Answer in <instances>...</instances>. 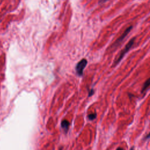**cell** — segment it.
Instances as JSON below:
<instances>
[{
  "instance_id": "cell-1",
  "label": "cell",
  "mask_w": 150,
  "mask_h": 150,
  "mask_svg": "<svg viewBox=\"0 0 150 150\" xmlns=\"http://www.w3.org/2000/svg\"><path fill=\"white\" fill-rule=\"evenodd\" d=\"M135 39V38H133L132 39H131L128 42V43L126 45V46H125V47L123 49V50H122L118 56V57L117 58V59L115 61L113 66H115V65H117L121 60V59L123 58V57L124 56V55L129 50V49L132 47V46H133L134 43V40Z\"/></svg>"
},
{
  "instance_id": "cell-6",
  "label": "cell",
  "mask_w": 150,
  "mask_h": 150,
  "mask_svg": "<svg viewBox=\"0 0 150 150\" xmlns=\"http://www.w3.org/2000/svg\"><path fill=\"white\" fill-rule=\"evenodd\" d=\"M97 117V114L96 113H92V114H90L88 115V118L90 120H94Z\"/></svg>"
},
{
  "instance_id": "cell-2",
  "label": "cell",
  "mask_w": 150,
  "mask_h": 150,
  "mask_svg": "<svg viewBox=\"0 0 150 150\" xmlns=\"http://www.w3.org/2000/svg\"><path fill=\"white\" fill-rule=\"evenodd\" d=\"M87 64V61L85 59H81L76 65V70L77 72V74L79 76H81L83 74V70L84 68L86 67V65Z\"/></svg>"
},
{
  "instance_id": "cell-7",
  "label": "cell",
  "mask_w": 150,
  "mask_h": 150,
  "mask_svg": "<svg viewBox=\"0 0 150 150\" xmlns=\"http://www.w3.org/2000/svg\"><path fill=\"white\" fill-rule=\"evenodd\" d=\"M94 90H93V89H91V90H90L89 93H88V96H92V95L94 94Z\"/></svg>"
},
{
  "instance_id": "cell-5",
  "label": "cell",
  "mask_w": 150,
  "mask_h": 150,
  "mask_svg": "<svg viewBox=\"0 0 150 150\" xmlns=\"http://www.w3.org/2000/svg\"><path fill=\"white\" fill-rule=\"evenodd\" d=\"M149 86H150V77L148 78V79L145 81V83H144L143 86H142V87L141 92L143 93L144 91H145Z\"/></svg>"
},
{
  "instance_id": "cell-3",
  "label": "cell",
  "mask_w": 150,
  "mask_h": 150,
  "mask_svg": "<svg viewBox=\"0 0 150 150\" xmlns=\"http://www.w3.org/2000/svg\"><path fill=\"white\" fill-rule=\"evenodd\" d=\"M132 26H129L128 28H127L125 30V31L122 33V35L120 37V38H118L116 40H115V42L114 43V44L112 45V47H117L123 40H124V39L125 38V36L128 34V33L130 32V30L132 29Z\"/></svg>"
},
{
  "instance_id": "cell-4",
  "label": "cell",
  "mask_w": 150,
  "mask_h": 150,
  "mask_svg": "<svg viewBox=\"0 0 150 150\" xmlns=\"http://www.w3.org/2000/svg\"><path fill=\"white\" fill-rule=\"evenodd\" d=\"M69 125H70L69 122L68 121L66 120L62 121V122H61V127L64 129L65 132H66L67 131V130L69 129Z\"/></svg>"
},
{
  "instance_id": "cell-9",
  "label": "cell",
  "mask_w": 150,
  "mask_h": 150,
  "mask_svg": "<svg viewBox=\"0 0 150 150\" xmlns=\"http://www.w3.org/2000/svg\"><path fill=\"white\" fill-rule=\"evenodd\" d=\"M107 1H108V0H101L100 2H104Z\"/></svg>"
},
{
  "instance_id": "cell-8",
  "label": "cell",
  "mask_w": 150,
  "mask_h": 150,
  "mask_svg": "<svg viewBox=\"0 0 150 150\" xmlns=\"http://www.w3.org/2000/svg\"><path fill=\"white\" fill-rule=\"evenodd\" d=\"M148 138H150V132L145 137V139H148Z\"/></svg>"
},
{
  "instance_id": "cell-10",
  "label": "cell",
  "mask_w": 150,
  "mask_h": 150,
  "mask_svg": "<svg viewBox=\"0 0 150 150\" xmlns=\"http://www.w3.org/2000/svg\"><path fill=\"white\" fill-rule=\"evenodd\" d=\"M117 149H122V148H121V147H119V148H117Z\"/></svg>"
}]
</instances>
